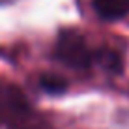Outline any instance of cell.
<instances>
[{
    "instance_id": "6",
    "label": "cell",
    "mask_w": 129,
    "mask_h": 129,
    "mask_svg": "<svg viewBox=\"0 0 129 129\" xmlns=\"http://www.w3.org/2000/svg\"><path fill=\"white\" fill-rule=\"evenodd\" d=\"M8 129H56V127L52 125L47 118H43V116H39V114L34 112V114H30L28 118H24V120H21V122L10 125Z\"/></svg>"
},
{
    "instance_id": "1",
    "label": "cell",
    "mask_w": 129,
    "mask_h": 129,
    "mask_svg": "<svg viewBox=\"0 0 129 129\" xmlns=\"http://www.w3.org/2000/svg\"><path fill=\"white\" fill-rule=\"evenodd\" d=\"M52 56L75 71H88L92 66H95V49L88 45L82 34L71 28H66L58 34Z\"/></svg>"
},
{
    "instance_id": "2",
    "label": "cell",
    "mask_w": 129,
    "mask_h": 129,
    "mask_svg": "<svg viewBox=\"0 0 129 129\" xmlns=\"http://www.w3.org/2000/svg\"><path fill=\"white\" fill-rule=\"evenodd\" d=\"M34 112L30 99L17 84L0 81V123L10 127Z\"/></svg>"
},
{
    "instance_id": "5",
    "label": "cell",
    "mask_w": 129,
    "mask_h": 129,
    "mask_svg": "<svg viewBox=\"0 0 129 129\" xmlns=\"http://www.w3.org/2000/svg\"><path fill=\"white\" fill-rule=\"evenodd\" d=\"M39 88L43 92H47V94H52V95L64 94L68 90V81L56 73H45L39 77Z\"/></svg>"
},
{
    "instance_id": "4",
    "label": "cell",
    "mask_w": 129,
    "mask_h": 129,
    "mask_svg": "<svg viewBox=\"0 0 129 129\" xmlns=\"http://www.w3.org/2000/svg\"><path fill=\"white\" fill-rule=\"evenodd\" d=\"M95 66H99L103 71L110 75H118L123 69V58L116 49L99 47L95 49Z\"/></svg>"
},
{
    "instance_id": "3",
    "label": "cell",
    "mask_w": 129,
    "mask_h": 129,
    "mask_svg": "<svg viewBox=\"0 0 129 129\" xmlns=\"http://www.w3.org/2000/svg\"><path fill=\"white\" fill-rule=\"evenodd\" d=\"M94 11L103 21H120L129 15V0H94Z\"/></svg>"
}]
</instances>
